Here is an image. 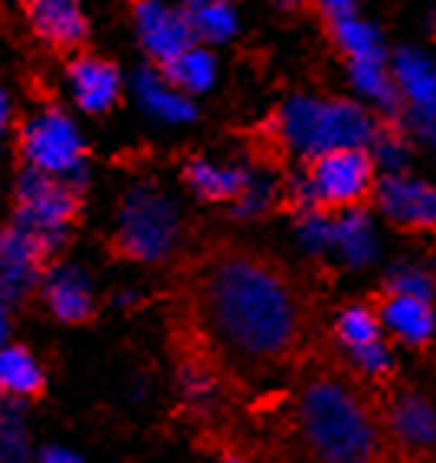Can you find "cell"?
I'll return each instance as SVG.
<instances>
[{"instance_id": "6da1fadb", "label": "cell", "mask_w": 436, "mask_h": 463, "mask_svg": "<svg viewBox=\"0 0 436 463\" xmlns=\"http://www.w3.org/2000/svg\"><path fill=\"white\" fill-rule=\"evenodd\" d=\"M197 309L207 335L249 365H279L292 358L309 332V306L292 277L273 260L243 250L207 263L197 286Z\"/></svg>"}, {"instance_id": "7a4b0ae2", "label": "cell", "mask_w": 436, "mask_h": 463, "mask_svg": "<svg viewBox=\"0 0 436 463\" xmlns=\"http://www.w3.org/2000/svg\"><path fill=\"white\" fill-rule=\"evenodd\" d=\"M295 424L309 454L319 460L355 463L397 457L377 382H367L365 388L335 374H321L299 398Z\"/></svg>"}, {"instance_id": "3957f363", "label": "cell", "mask_w": 436, "mask_h": 463, "mask_svg": "<svg viewBox=\"0 0 436 463\" xmlns=\"http://www.w3.org/2000/svg\"><path fill=\"white\" fill-rule=\"evenodd\" d=\"M381 187V175L371 152L361 142L331 145L325 152L311 155L302 184L295 187V204L311 211H361L371 204Z\"/></svg>"}, {"instance_id": "277c9868", "label": "cell", "mask_w": 436, "mask_h": 463, "mask_svg": "<svg viewBox=\"0 0 436 463\" xmlns=\"http://www.w3.org/2000/svg\"><path fill=\"white\" fill-rule=\"evenodd\" d=\"M118 250L125 257L154 260L168 257L178 241V207L158 187L138 184L128 191L122 211H118Z\"/></svg>"}, {"instance_id": "5b68a950", "label": "cell", "mask_w": 436, "mask_h": 463, "mask_svg": "<svg viewBox=\"0 0 436 463\" xmlns=\"http://www.w3.org/2000/svg\"><path fill=\"white\" fill-rule=\"evenodd\" d=\"M367 132L365 116L345 102H311L295 99L279 112V135L292 152L319 155L331 145L361 142Z\"/></svg>"}, {"instance_id": "8992f818", "label": "cell", "mask_w": 436, "mask_h": 463, "mask_svg": "<svg viewBox=\"0 0 436 463\" xmlns=\"http://www.w3.org/2000/svg\"><path fill=\"white\" fill-rule=\"evenodd\" d=\"M23 155L30 168H40L53 178H82L86 168V145L79 128L60 109H43L23 125Z\"/></svg>"}, {"instance_id": "52a82bcc", "label": "cell", "mask_w": 436, "mask_h": 463, "mask_svg": "<svg viewBox=\"0 0 436 463\" xmlns=\"http://www.w3.org/2000/svg\"><path fill=\"white\" fill-rule=\"evenodd\" d=\"M17 197V221L40 233L50 250L60 247L66 241L72 214H76V191L66 184V178H53L40 168H30L20 178Z\"/></svg>"}, {"instance_id": "ba28073f", "label": "cell", "mask_w": 436, "mask_h": 463, "mask_svg": "<svg viewBox=\"0 0 436 463\" xmlns=\"http://www.w3.org/2000/svg\"><path fill=\"white\" fill-rule=\"evenodd\" d=\"M381 404L387 430L397 447V457H433L436 454V414L420 394L397 392L381 384Z\"/></svg>"}, {"instance_id": "9c48e42d", "label": "cell", "mask_w": 436, "mask_h": 463, "mask_svg": "<svg viewBox=\"0 0 436 463\" xmlns=\"http://www.w3.org/2000/svg\"><path fill=\"white\" fill-rule=\"evenodd\" d=\"M135 27H138V36H142L144 53L152 56L161 70L178 60L184 50H190L197 40L190 14L168 7L161 0H138L135 4Z\"/></svg>"}, {"instance_id": "30bf717a", "label": "cell", "mask_w": 436, "mask_h": 463, "mask_svg": "<svg viewBox=\"0 0 436 463\" xmlns=\"http://www.w3.org/2000/svg\"><path fill=\"white\" fill-rule=\"evenodd\" d=\"M46 241L27 223L14 221V227L0 233V296L7 303H17L30 293L40 279Z\"/></svg>"}, {"instance_id": "8fae6325", "label": "cell", "mask_w": 436, "mask_h": 463, "mask_svg": "<svg viewBox=\"0 0 436 463\" xmlns=\"http://www.w3.org/2000/svg\"><path fill=\"white\" fill-rule=\"evenodd\" d=\"M374 309L381 316V322L397 335V339L410 342V345H423L433 339V306H430L427 293L417 286H407L401 279H391L381 293L374 296Z\"/></svg>"}, {"instance_id": "7c38bea8", "label": "cell", "mask_w": 436, "mask_h": 463, "mask_svg": "<svg viewBox=\"0 0 436 463\" xmlns=\"http://www.w3.org/2000/svg\"><path fill=\"white\" fill-rule=\"evenodd\" d=\"M374 204L384 217L407 233H433L436 231V187L410 178H384L377 187Z\"/></svg>"}, {"instance_id": "4fadbf2b", "label": "cell", "mask_w": 436, "mask_h": 463, "mask_svg": "<svg viewBox=\"0 0 436 463\" xmlns=\"http://www.w3.org/2000/svg\"><path fill=\"white\" fill-rule=\"evenodd\" d=\"M72 82V99L82 112L98 116V112H108V109L118 102V90H122V80H118V70L106 60H92V56H82V60L72 62L70 70Z\"/></svg>"}, {"instance_id": "5bb4252c", "label": "cell", "mask_w": 436, "mask_h": 463, "mask_svg": "<svg viewBox=\"0 0 436 463\" xmlns=\"http://www.w3.org/2000/svg\"><path fill=\"white\" fill-rule=\"evenodd\" d=\"M30 27L53 46H76L86 40V17L79 0H23Z\"/></svg>"}, {"instance_id": "9a60e30c", "label": "cell", "mask_w": 436, "mask_h": 463, "mask_svg": "<svg viewBox=\"0 0 436 463\" xmlns=\"http://www.w3.org/2000/svg\"><path fill=\"white\" fill-rule=\"evenodd\" d=\"M43 293L53 316L62 322H86L92 316V306H96L92 283L79 267H56L46 277Z\"/></svg>"}, {"instance_id": "2e32d148", "label": "cell", "mask_w": 436, "mask_h": 463, "mask_svg": "<svg viewBox=\"0 0 436 463\" xmlns=\"http://www.w3.org/2000/svg\"><path fill=\"white\" fill-rule=\"evenodd\" d=\"M135 92H138V102L161 122H190L194 118V102L168 76H161L158 70L138 72L135 76Z\"/></svg>"}, {"instance_id": "e0dca14e", "label": "cell", "mask_w": 436, "mask_h": 463, "mask_svg": "<svg viewBox=\"0 0 436 463\" xmlns=\"http://www.w3.org/2000/svg\"><path fill=\"white\" fill-rule=\"evenodd\" d=\"M184 178L207 201H240V194L253 181L243 168H220L210 161H190L184 168Z\"/></svg>"}, {"instance_id": "ac0fdd59", "label": "cell", "mask_w": 436, "mask_h": 463, "mask_svg": "<svg viewBox=\"0 0 436 463\" xmlns=\"http://www.w3.org/2000/svg\"><path fill=\"white\" fill-rule=\"evenodd\" d=\"M0 388L14 398H33L43 388V372L27 348L4 345L0 348Z\"/></svg>"}, {"instance_id": "d6986e66", "label": "cell", "mask_w": 436, "mask_h": 463, "mask_svg": "<svg viewBox=\"0 0 436 463\" xmlns=\"http://www.w3.org/2000/svg\"><path fill=\"white\" fill-rule=\"evenodd\" d=\"M335 339L355 355L361 348L384 342V322L374 306H351L335 319Z\"/></svg>"}, {"instance_id": "ffe728a7", "label": "cell", "mask_w": 436, "mask_h": 463, "mask_svg": "<svg viewBox=\"0 0 436 463\" xmlns=\"http://www.w3.org/2000/svg\"><path fill=\"white\" fill-rule=\"evenodd\" d=\"M214 72H217L214 56L207 53V50H200V46H190L178 60L164 66V76L184 92H204L214 82Z\"/></svg>"}, {"instance_id": "44dd1931", "label": "cell", "mask_w": 436, "mask_h": 463, "mask_svg": "<svg viewBox=\"0 0 436 463\" xmlns=\"http://www.w3.org/2000/svg\"><path fill=\"white\" fill-rule=\"evenodd\" d=\"M187 14H190V24H194L197 36L207 40V43H223V40L233 36V30H237V17H233V10L227 0H210L204 7L187 10Z\"/></svg>"}, {"instance_id": "7402d4cb", "label": "cell", "mask_w": 436, "mask_h": 463, "mask_svg": "<svg viewBox=\"0 0 436 463\" xmlns=\"http://www.w3.org/2000/svg\"><path fill=\"white\" fill-rule=\"evenodd\" d=\"M30 454L27 447V428L17 404L0 408V460H23Z\"/></svg>"}, {"instance_id": "603a6c76", "label": "cell", "mask_w": 436, "mask_h": 463, "mask_svg": "<svg viewBox=\"0 0 436 463\" xmlns=\"http://www.w3.org/2000/svg\"><path fill=\"white\" fill-rule=\"evenodd\" d=\"M315 4H319V10L331 20V24L348 20V17H351V10H355V4H351V0H315Z\"/></svg>"}, {"instance_id": "cb8c5ba5", "label": "cell", "mask_w": 436, "mask_h": 463, "mask_svg": "<svg viewBox=\"0 0 436 463\" xmlns=\"http://www.w3.org/2000/svg\"><path fill=\"white\" fill-rule=\"evenodd\" d=\"M40 460L43 463H79V454H72V450H66V447H46L43 454H40Z\"/></svg>"}, {"instance_id": "d4e9b609", "label": "cell", "mask_w": 436, "mask_h": 463, "mask_svg": "<svg viewBox=\"0 0 436 463\" xmlns=\"http://www.w3.org/2000/svg\"><path fill=\"white\" fill-rule=\"evenodd\" d=\"M7 299L0 296V348L7 345V332H10V312H7Z\"/></svg>"}, {"instance_id": "484cf974", "label": "cell", "mask_w": 436, "mask_h": 463, "mask_svg": "<svg viewBox=\"0 0 436 463\" xmlns=\"http://www.w3.org/2000/svg\"><path fill=\"white\" fill-rule=\"evenodd\" d=\"M7 118H10V99L0 92V135H4V128H7Z\"/></svg>"}, {"instance_id": "4316f807", "label": "cell", "mask_w": 436, "mask_h": 463, "mask_svg": "<svg viewBox=\"0 0 436 463\" xmlns=\"http://www.w3.org/2000/svg\"><path fill=\"white\" fill-rule=\"evenodd\" d=\"M184 4V10H197V7H204V4H210V0H181Z\"/></svg>"}, {"instance_id": "83f0119b", "label": "cell", "mask_w": 436, "mask_h": 463, "mask_svg": "<svg viewBox=\"0 0 436 463\" xmlns=\"http://www.w3.org/2000/svg\"><path fill=\"white\" fill-rule=\"evenodd\" d=\"M279 4H299V0H279Z\"/></svg>"}, {"instance_id": "f1b7e54d", "label": "cell", "mask_w": 436, "mask_h": 463, "mask_svg": "<svg viewBox=\"0 0 436 463\" xmlns=\"http://www.w3.org/2000/svg\"><path fill=\"white\" fill-rule=\"evenodd\" d=\"M0 394H4V388H0Z\"/></svg>"}]
</instances>
